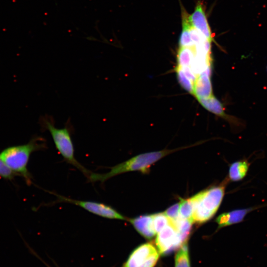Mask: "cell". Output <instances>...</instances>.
<instances>
[{
  "mask_svg": "<svg viewBox=\"0 0 267 267\" xmlns=\"http://www.w3.org/2000/svg\"><path fill=\"white\" fill-rule=\"evenodd\" d=\"M228 181L226 178L219 185L203 190L191 197L194 205L191 217L193 223L205 222L215 215L222 201Z\"/></svg>",
  "mask_w": 267,
  "mask_h": 267,
  "instance_id": "cell-3",
  "label": "cell"
},
{
  "mask_svg": "<svg viewBox=\"0 0 267 267\" xmlns=\"http://www.w3.org/2000/svg\"><path fill=\"white\" fill-rule=\"evenodd\" d=\"M179 203H177L167 209L164 213L171 220H176L179 218Z\"/></svg>",
  "mask_w": 267,
  "mask_h": 267,
  "instance_id": "cell-21",
  "label": "cell"
},
{
  "mask_svg": "<svg viewBox=\"0 0 267 267\" xmlns=\"http://www.w3.org/2000/svg\"><path fill=\"white\" fill-rule=\"evenodd\" d=\"M175 267H190L188 247L187 242L177 251L175 260Z\"/></svg>",
  "mask_w": 267,
  "mask_h": 267,
  "instance_id": "cell-16",
  "label": "cell"
},
{
  "mask_svg": "<svg viewBox=\"0 0 267 267\" xmlns=\"http://www.w3.org/2000/svg\"><path fill=\"white\" fill-rule=\"evenodd\" d=\"M152 216L154 229L156 233L170 223V219L164 213L154 214L152 215Z\"/></svg>",
  "mask_w": 267,
  "mask_h": 267,
  "instance_id": "cell-19",
  "label": "cell"
},
{
  "mask_svg": "<svg viewBox=\"0 0 267 267\" xmlns=\"http://www.w3.org/2000/svg\"><path fill=\"white\" fill-rule=\"evenodd\" d=\"M180 199L179 217L182 219H188L191 221L194 207L191 198L186 199L180 198Z\"/></svg>",
  "mask_w": 267,
  "mask_h": 267,
  "instance_id": "cell-17",
  "label": "cell"
},
{
  "mask_svg": "<svg viewBox=\"0 0 267 267\" xmlns=\"http://www.w3.org/2000/svg\"><path fill=\"white\" fill-rule=\"evenodd\" d=\"M249 166L250 164L246 159L234 162L229 166L228 179L232 181L242 180L246 176Z\"/></svg>",
  "mask_w": 267,
  "mask_h": 267,
  "instance_id": "cell-13",
  "label": "cell"
},
{
  "mask_svg": "<svg viewBox=\"0 0 267 267\" xmlns=\"http://www.w3.org/2000/svg\"><path fill=\"white\" fill-rule=\"evenodd\" d=\"M191 24L201 33L211 43L214 41V36L208 22L203 3L199 0L192 14L189 16Z\"/></svg>",
  "mask_w": 267,
  "mask_h": 267,
  "instance_id": "cell-8",
  "label": "cell"
},
{
  "mask_svg": "<svg viewBox=\"0 0 267 267\" xmlns=\"http://www.w3.org/2000/svg\"><path fill=\"white\" fill-rule=\"evenodd\" d=\"M159 258V253L150 243L143 244L131 254L122 267H154Z\"/></svg>",
  "mask_w": 267,
  "mask_h": 267,
  "instance_id": "cell-6",
  "label": "cell"
},
{
  "mask_svg": "<svg viewBox=\"0 0 267 267\" xmlns=\"http://www.w3.org/2000/svg\"><path fill=\"white\" fill-rule=\"evenodd\" d=\"M182 30L179 40V47H192L194 44L190 36V27L191 23L189 21V15L182 6H181Z\"/></svg>",
  "mask_w": 267,
  "mask_h": 267,
  "instance_id": "cell-14",
  "label": "cell"
},
{
  "mask_svg": "<svg viewBox=\"0 0 267 267\" xmlns=\"http://www.w3.org/2000/svg\"><path fill=\"white\" fill-rule=\"evenodd\" d=\"M176 150L177 149L163 150L139 154L111 167L110 171L106 173L98 174L91 172L88 178L89 181L92 182L96 181L104 182L112 177L128 172L139 171L143 174H147L152 164Z\"/></svg>",
  "mask_w": 267,
  "mask_h": 267,
  "instance_id": "cell-2",
  "label": "cell"
},
{
  "mask_svg": "<svg viewBox=\"0 0 267 267\" xmlns=\"http://www.w3.org/2000/svg\"><path fill=\"white\" fill-rule=\"evenodd\" d=\"M198 101L206 110L225 119L229 123L234 125L239 124L237 119L225 113L222 103L214 95L208 98L198 99Z\"/></svg>",
  "mask_w": 267,
  "mask_h": 267,
  "instance_id": "cell-11",
  "label": "cell"
},
{
  "mask_svg": "<svg viewBox=\"0 0 267 267\" xmlns=\"http://www.w3.org/2000/svg\"><path fill=\"white\" fill-rule=\"evenodd\" d=\"M211 76V68H210L197 77L194 83L192 95L197 100L213 95Z\"/></svg>",
  "mask_w": 267,
  "mask_h": 267,
  "instance_id": "cell-9",
  "label": "cell"
},
{
  "mask_svg": "<svg viewBox=\"0 0 267 267\" xmlns=\"http://www.w3.org/2000/svg\"><path fill=\"white\" fill-rule=\"evenodd\" d=\"M41 124L44 130L49 132L57 150L65 161L79 169L88 178L91 172L79 163L75 157L69 127L57 128L53 121L46 116L41 119Z\"/></svg>",
  "mask_w": 267,
  "mask_h": 267,
  "instance_id": "cell-4",
  "label": "cell"
},
{
  "mask_svg": "<svg viewBox=\"0 0 267 267\" xmlns=\"http://www.w3.org/2000/svg\"><path fill=\"white\" fill-rule=\"evenodd\" d=\"M255 209L256 208L240 209L222 213L215 220L218 225V228L242 222L246 215Z\"/></svg>",
  "mask_w": 267,
  "mask_h": 267,
  "instance_id": "cell-10",
  "label": "cell"
},
{
  "mask_svg": "<svg viewBox=\"0 0 267 267\" xmlns=\"http://www.w3.org/2000/svg\"><path fill=\"white\" fill-rule=\"evenodd\" d=\"M45 139L40 136L33 138L27 143L7 147L0 153V158L15 174L22 176L28 184L32 177L27 166L31 154L46 148Z\"/></svg>",
  "mask_w": 267,
  "mask_h": 267,
  "instance_id": "cell-1",
  "label": "cell"
},
{
  "mask_svg": "<svg viewBox=\"0 0 267 267\" xmlns=\"http://www.w3.org/2000/svg\"><path fill=\"white\" fill-rule=\"evenodd\" d=\"M187 241L170 222L169 224L157 233L155 244L159 254H165L180 247Z\"/></svg>",
  "mask_w": 267,
  "mask_h": 267,
  "instance_id": "cell-7",
  "label": "cell"
},
{
  "mask_svg": "<svg viewBox=\"0 0 267 267\" xmlns=\"http://www.w3.org/2000/svg\"><path fill=\"white\" fill-rule=\"evenodd\" d=\"M15 174L6 165L0 158V177L11 180Z\"/></svg>",
  "mask_w": 267,
  "mask_h": 267,
  "instance_id": "cell-20",
  "label": "cell"
},
{
  "mask_svg": "<svg viewBox=\"0 0 267 267\" xmlns=\"http://www.w3.org/2000/svg\"><path fill=\"white\" fill-rule=\"evenodd\" d=\"M56 196L59 202L76 205L99 217L111 220H128L127 218L116 209L106 204L91 201L75 200L58 194Z\"/></svg>",
  "mask_w": 267,
  "mask_h": 267,
  "instance_id": "cell-5",
  "label": "cell"
},
{
  "mask_svg": "<svg viewBox=\"0 0 267 267\" xmlns=\"http://www.w3.org/2000/svg\"><path fill=\"white\" fill-rule=\"evenodd\" d=\"M128 221L139 233L147 239L153 238L156 234L153 227L152 215L128 219Z\"/></svg>",
  "mask_w": 267,
  "mask_h": 267,
  "instance_id": "cell-12",
  "label": "cell"
},
{
  "mask_svg": "<svg viewBox=\"0 0 267 267\" xmlns=\"http://www.w3.org/2000/svg\"><path fill=\"white\" fill-rule=\"evenodd\" d=\"M195 57L194 46L192 47H179L177 55V65L179 67H190Z\"/></svg>",
  "mask_w": 267,
  "mask_h": 267,
  "instance_id": "cell-15",
  "label": "cell"
},
{
  "mask_svg": "<svg viewBox=\"0 0 267 267\" xmlns=\"http://www.w3.org/2000/svg\"><path fill=\"white\" fill-rule=\"evenodd\" d=\"M176 72L178 80L181 87L192 95L194 83L186 76L180 67L176 66Z\"/></svg>",
  "mask_w": 267,
  "mask_h": 267,
  "instance_id": "cell-18",
  "label": "cell"
}]
</instances>
